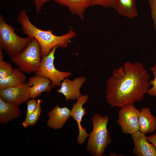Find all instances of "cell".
Segmentation results:
<instances>
[{
    "mask_svg": "<svg viewBox=\"0 0 156 156\" xmlns=\"http://www.w3.org/2000/svg\"><path fill=\"white\" fill-rule=\"evenodd\" d=\"M37 100L35 98L28 100L27 103V112L25 118L22 123L23 126L27 128V125L28 118L30 115L36 108L37 105Z\"/></svg>",
    "mask_w": 156,
    "mask_h": 156,
    "instance_id": "obj_21",
    "label": "cell"
},
{
    "mask_svg": "<svg viewBox=\"0 0 156 156\" xmlns=\"http://www.w3.org/2000/svg\"><path fill=\"white\" fill-rule=\"evenodd\" d=\"M23 73L18 68H13L10 75L0 79V90L16 86L24 83L26 77Z\"/></svg>",
    "mask_w": 156,
    "mask_h": 156,
    "instance_id": "obj_18",
    "label": "cell"
},
{
    "mask_svg": "<svg viewBox=\"0 0 156 156\" xmlns=\"http://www.w3.org/2000/svg\"><path fill=\"white\" fill-rule=\"evenodd\" d=\"M40 48L37 41L33 38L20 53L11 59L12 61L23 72H36L41 64Z\"/></svg>",
    "mask_w": 156,
    "mask_h": 156,
    "instance_id": "obj_5",
    "label": "cell"
},
{
    "mask_svg": "<svg viewBox=\"0 0 156 156\" xmlns=\"http://www.w3.org/2000/svg\"><path fill=\"white\" fill-rule=\"evenodd\" d=\"M116 0H91L90 6L100 5L105 8H116Z\"/></svg>",
    "mask_w": 156,
    "mask_h": 156,
    "instance_id": "obj_22",
    "label": "cell"
},
{
    "mask_svg": "<svg viewBox=\"0 0 156 156\" xmlns=\"http://www.w3.org/2000/svg\"><path fill=\"white\" fill-rule=\"evenodd\" d=\"M29 87L28 82H25L16 86L0 90V98L18 106L30 98Z\"/></svg>",
    "mask_w": 156,
    "mask_h": 156,
    "instance_id": "obj_8",
    "label": "cell"
},
{
    "mask_svg": "<svg viewBox=\"0 0 156 156\" xmlns=\"http://www.w3.org/2000/svg\"><path fill=\"white\" fill-rule=\"evenodd\" d=\"M70 112L67 107H61L57 105L48 113L47 125L54 129L61 128L70 116Z\"/></svg>",
    "mask_w": 156,
    "mask_h": 156,
    "instance_id": "obj_12",
    "label": "cell"
},
{
    "mask_svg": "<svg viewBox=\"0 0 156 156\" xmlns=\"http://www.w3.org/2000/svg\"><path fill=\"white\" fill-rule=\"evenodd\" d=\"M51 0H33L34 5L36 13L38 14L40 12L41 8L45 3Z\"/></svg>",
    "mask_w": 156,
    "mask_h": 156,
    "instance_id": "obj_25",
    "label": "cell"
},
{
    "mask_svg": "<svg viewBox=\"0 0 156 156\" xmlns=\"http://www.w3.org/2000/svg\"><path fill=\"white\" fill-rule=\"evenodd\" d=\"M91 120L93 129L88 134L86 150L93 155L102 156L106 147L111 141L107 127L109 117L95 114Z\"/></svg>",
    "mask_w": 156,
    "mask_h": 156,
    "instance_id": "obj_3",
    "label": "cell"
},
{
    "mask_svg": "<svg viewBox=\"0 0 156 156\" xmlns=\"http://www.w3.org/2000/svg\"><path fill=\"white\" fill-rule=\"evenodd\" d=\"M150 79L141 63L125 62L114 70L107 81V102L111 107L120 108L141 101L150 88Z\"/></svg>",
    "mask_w": 156,
    "mask_h": 156,
    "instance_id": "obj_1",
    "label": "cell"
},
{
    "mask_svg": "<svg viewBox=\"0 0 156 156\" xmlns=\"http://www.w3.org/2000/svg\"><path fill=\"white\" fill-rule=\"evenodd\" d=\"M58 47V46L54 47L48 55L42 58L40 67L35 73V75L43 76L49 79L53 88L56 86L60 87L63 80L71 75L70 72L61 71L57 70L55 66V54L56 49Z\"/></svg>",
    "mask_w": 156,
    "mask_h": 156,
    "instance_id": "obj_6",
    "label": "cell"
},
{
    "mask_svg": "<svg viewBox=\"0 0 156 156\" xmlns=\"http://www.w3.org/2000/svg\"><path fill=\"white\" fill-rule=\"evenodd\" d=\"M15 29L8 24L3 16L0 15V48L11 59L21 52L33 38L21 37Z\"/></svg>",
    "mask_w": 156,
    "mask_h": 156,
    "instance_id": "obj_4",
    "label": "cell"
},
{
    "mask_svg": "<svg viewBox=\"0 0 156 156\" xmlns=\"http://www.w3.org/2000/svg\"><path fill=\"white\" fill-rule=\"evenodd\" d=\"M42 100H37V105L36 108L29 116L27 122V127L29 126L34 125L37 122L41 114V103Z\"/></svg>",
    "mask_w": 156,
    "mask_h": 156,
    "instance_id": "obj_19",
    "label": "cell"
},
{
    "mask_svg": "<svg viewBox=\"0 0 156 156\" xmlns=\"http://www.w3.org/2000/svg\"><path fill=\"white\" fill-rule=\"evenodd\" d=\"M17 20L21 25L24 33L27 36L35 39L38 43L42 58L48 55L55 47H66L70 40L76 35L72 29H70L64 35L57 36L54 34L51 30H44L39 29L31 22L25 9L20 12Z\"/></svg>",
    "mask_w": 156,
    "mask_h": 156,
    "instance_id": "obj_2",
    "label": "cell"
},
{
    "mask_svg": "<svg viewBox=\"0 0 156 156\" xmlns=\"http://www.w3.org/2000/svg\"><path fill=\"white\" fill-rule=\"evenodd\" d=\"M147 139L156 148V133L147 137Z\"/></svg>",
    "mask_w": 156,
    "mask_h": 156,
    "instance_id": "obj_26",
    "label": "cell"
},
{
    "mask_svg": "<svg viewBox=\"0 0 156 156\" xmlns=\"http://www.w3.org/2000/svg\"><path fill=\"white\" fill-rule=\"evenodd\" d=\"M88 96V95H82L78 98L76 103L72 106L71 110L70 116L76 121L79 129V134L77 138V143L82 144L85 141L88 136L86 128L83 127L81 122L83 117L86 114V109L83 106L87 102Z\"/></svg>",
    "mask_w": 156,
    "mask_h": 156,
    "instance_id": "obj_9",
    "label": "cell"
},
{
    "mask_svg": "<svg viewBox=\"0 0 156 156\" xmlns=\"http://www.w3.org/2000/svg\"><path fill=\"white\" fill-rule=\"evenodd\" d=\"M27 82L30 86V98L32 99L39 96L43 92H50L53 88L51 80L43 76L35 75L29 78Z\"/></svg>",
    "mask_w": 156,
    "mask_h": 156,
    "instance_id": "obj_13",
    "label": "cell"
},
{
    "mask_svg": "<svg viewBox=\"0 0 156 156\" xmlns=\"http://www.w3.org/2000/svg\"><path fill=\"white\" fill-rule=\"evenodd\" d=\"M152 74L154 78L153 80L150 81V83L152 86L149 89L147 93L150 96L156 97V63L152 68Z\"/></svg>",
    "mask_w": 156,
    "mask_h": 156,
    "instance_id": "obj_23",
    "label": "cell"
},
{
    "mask_svg": "<svg viewBox=\"0 0 156 156\" xmlns=\"http://www.w3.org/2000/svg\"><path fill=\"white\" fill-rule=\"evenodd\" d=\"M62 6L67 7L72 13L78 16L80 18H83L86 9L90 6L91 0H53Z\"/></svg>",
    "mask_w": 156,
    "mask_h": 156,
    "instance_id": "obj_16",
    "label": "cell"
},
{
    "mask_svg": "<svg viewBox=\"0 0 156 156\" xmlns=\"http://www.w3.org/2000/svg\"><path fill=\"white\" fill-rule=\"evenodd\" d=\"M151 12V18L153 21L154 27L156 31V0H148Z\"/></svg>",
    "mask_w": 156,
    "mask_h": 156,
    "instance_id": "obj_24",
    "label": "cell"
},
{
    "mask_svg": "<svg viewBox=\"0 0 156 156\" xmlns=\"http://www.w3.org/2000/svg\"><path fill=\"white\" fill-rule=\"evenodd\" d=\"M134 146L133 155L137 156H156V148L147 139L145 134L139 130L131 134Z\"/></svg>",
    "mask_w": 156,
    "mask_h": 156,
    "instance_id": "obj_10",
    "label": "cell"
},
{
    "mask_svg": "<svg viewBox=\"0 0 156 156\" xmlns=\"http://www.w3.org/2000/svg\"><path fill=\"white\" fill-rule=\"evenodd\" d=\"M139 131L145 134L153 132L156 129V118L149 107L141 109L138 118Z\"/></svg>",
    "mask_w": 156,
    "mask_h": 156,
    "instance_id": "obj_14",
    "label": "cell"
},
{
    "mask_svg": "<svg viewBox=\"0 0 156 156\" xmlns=\"http://www.w3.org/2000/svg\"><path fill=\"white\" fill-rule=\"evenodd\" d=\"M21 111L18 106L5 101L0 98V122L4 124L19 117Z\"/></svg>",
    "mask_w": 156,
    "mask_h": 156,
    "instance_id": "obj_15",
    "label": "cell"
},
{
    "mask_svg": "<svg viewBox=\"0 0 156 156\" xmlns=\"http://www.w3.org/2000/svg\"><path fill=\"white\" fill-rule=\"evenodd\" d=\"M13 70L9 63L4 60L3 58H0V79L8 76L12 72Z\"/></svg>",
    "mask_w": 156,
    "mask_h": 156,
    "instance_id": "obj_20",
    "label": "cell"
},
{
    "mask_svg": "<svg viewBox=\"0 0 156 156\" xmlns=\"http://www.w3.org/2000/svg\"><path fill=\"white\" fill-rule=\"evenodd\" d=\"M85 81L86 79L83 76L77 77L72 80L66 78L62 81L57 92L63 94L66 101L75 100L82 95L80 88Z\"/></svg>",
    "mask_w": 156,
    "mask_h": 156,
    "instance_id": "obj_11",
    "label": "cell"
},
{
    "mask_svg": "<svg viewBox=\"0 0 156 156\" xmlns=\"http://www.w3.org/2000/svg\"><path fill=\"white\" fill-rule=\"evenodd\" d=\"M120 108L117 122L122 132L131 135L139 131L138 118L140 110L135 107L134 104H127Z\"/></svg>",
    "mask_w": 156,
    "mask_h": 156,
    "instance_id": "obj_7",
    "label": "cell"
},
{
    "mask_svg": "<svg viewBox=\"0 0 156 156\" xmlns=\"http://www.w3.org/2000/svg\"><path fill=\"white\" fill-rule=\"evenodd\" d=\"M135 0H116V10L120 15L130 18L138 16Z\"/></svg>",
    "mask_w": 156,
    "mask_h": 156,
    "instance_id": "obj_17",
    "label": "cell"
}]
</instances>
